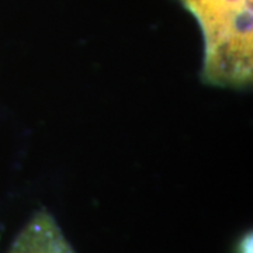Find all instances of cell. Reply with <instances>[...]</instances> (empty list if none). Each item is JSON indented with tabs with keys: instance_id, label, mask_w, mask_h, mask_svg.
I'll return each mask as SVG.
<instances>
[{
	"instance_id": "7a4b0ae2",
	"label": "cell",
	"mask_w": 253,
	"mask_h": 253,
	"mask_svg": "<svg viewBox=\"0 0 253 253\" xmlns=\"http://www.w3.org/2000/svg\"><path fill=\"white\" fill-rule=\"evenodd\" d=\"M7 253H76L68 241L56 236H30L11 245Z\"/></svg>"
},
{
	"instance_id": "6da1fadb",
	"label": "cell",
	"mask_w": 253,
	"mask_h": 253,
	"mask_svg": "<svg viewBox=\"0 0 253 253\" xmlns=\"http://www.w3.org/2000/svg\"><path fill=\"white\" fill-rule=\"evenodd\" d=\"M199 24L221 21L245 10L252 0H181Z\"/></svg>"
}]
</instances>
